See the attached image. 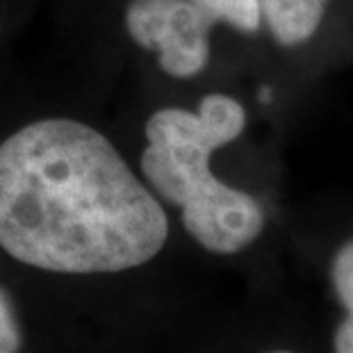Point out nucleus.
I'll return each mask as SVG.
<instances>
[{
    "label": "nucleus",
    "instance_id": "1",
    "mask_svg": "<svg viewBox=\"0 0 353 353\" xmlns=\"http://www.w3.org/2000/svg\"><path fill=\"white\" fill-rule=\"evenodd\" d=\"M169 219L114 144L76 119H41L0 141V246L52 274L151 262Z\"/></svg>",
    "mask_w": 353,
    "mask_h": 353
},
{
    "label": "nucleus",
    "instance_id": "2",
    "mask_svg": "<svg viewBox=\"0 0 353 353\" xmlns=\"http://www.w3.org/2000/svg\"><path fill=\"white\" fill-rule=\"evenodd\" d=\"M242 103L208 94L199 112L162 108L148 117L141 174L157 196L183 210V226L210 253L230 255L253 244L265 228L262 205L210 169L212 153L244 132Z\"/></svg>",
    "mask_w": 353,
    "mask_h": 353
},
{
    "label": "nucleus",
    "instance_id": "3",
    "mask_svg": "<svg viewBox=\"0 0 353 353\" xmlns=\"http://www.w3.org/2000/svg\"><path fill=\"white\" fill-rule=\"evenodd\" d=\"M123 23L139 48L157 52L160 69L171 78H194L210 62L214 21L192 0H130Z\"/></svg>",
    "mask_w": 353,
    "mask_h": 353
},
{
    "label": "nucleus",
    "instance_id": "4",
    "mask_svg": "<svg viewBox=\"0 0 353 353\" xmlns=\"http://www.w3.org/2000/svg\"><path fill=\"white\" fill-rule=\"evenodd\" d=\"M330 0H260L262 21L281 46H301L317 34Z\"/></svg>",
    "mask_w": 353,
    "mask_h": 353
},
{
    "label": "nucleus",
    "instance_id": "5",
    "mask_svg": "<svg viewBox=\"0 0 353 353\" xmlns=\"http://www.w3.org/2000/svg\"><path fill=\"white\" fill-rule=\"evenodd\" d=\"M330 276L337 299L347 310V319L335 330V353H353V242L337 251Z\"/></svg>",
    "mask_w": 353,
    "mask_h": 353
},
{
    "label": "nucleus",
    "instance_id": "6",
    "mask_svg": "<svg viewBox=\"0 0 353 353\" xmlns=\"http://www.w3.org/2000/svg\"><path fill=\"white\" fill-rule=\"evenodd\" d=\"M192 3L214 23H228L244 34H255L262 26L260 0H192Z\"/></svg>",
    "mask_w": 353,
    "mask_h": 353
},
{
    "label": "nucleus",
    "instance_id": "7",
    "mask_svg": "<svg viewBox=\"0 0 353 353\" xmlns=\"http://www.w3.org/2000/svg\"><path fill=\"white\" fill-rule=\"evenodd\" d=\"M21 351V328L14 312L12 299L0 288V353H19Z\"/></svg>",
    "mask_w": 353,
    "mask_h": 353
},
{
    "label": "nucleus",
    "instance_id": "8",
    "mask_svg": "<svg viewBox=\"0 0 353 353\" xmlns=\"http://www.w3.org/2000/svg\"><path fill=\"white\" fill-rule=\"evenodd\" d=\"M269 353H294V351H269Z\"/></svg>",
    "mask_w": 353,
    "mask_h": 353
}]
</instances>
